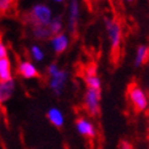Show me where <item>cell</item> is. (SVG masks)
<instances>
[{"instance_id":"1","label":"cell","mask_w":149,"mask_h":149,"mask_svg":"<svg viewBox=\"0 0 149 149\" xmlns=\"http://www.w3.org/2000/svg\"><path fill=\"white\" fill-rule=\"evenodd\" d=\"M24 20L31 24V27L49 26V23L53 20V11L45 4H36L24 15Z\"/></svg>"},{"instance_id":"2","label":"cell","mask_w":149,"mask_h":149,"mask_svg":"<svg viewBox=\"0 0 149 149\" xmlns=\"http://www.w3.org/2000/svg\"><path fill=\"white\" fill-rule=\"evenodd\" d=\"M105 29H107V34L110 42L111 52L114 54L120 50L121 42H122V27L120 22L115 20V18H105Z\"/></svg>"},{"instance_id":"3","label":"cell","mask_w":149,"mask_h":149,"mask_svg":"<svg viewBox=\"0 0 149 149\" xmlns=\"http://www.w3.org/2000/svg\"><path fill=\"white\" fill-rule=\"evenodd\" d=\"M127 95L130 104L132 105V108L137 111V113H143L148 108V97L146 92L141 88L138 84L132 83L127 89Z\"/></svg>"},{"instance_id":"4","label":"cell","mask_w":149,"mask_h":149,"mask_svg":"<svg viewBox=\"0 0 149 149\" xmlns=\"http://www.w3.org/2000/svg\"><path fill=\"white\" fill-rule=\"evenodd\" d=\"M100 100L102 92L92 88H87L83 97L84 108L91 116H98L100 113Z\"/></svg>"},{"instance_id":"5","label":"cell","mask_w":149,"mask_h":149,"mask_svg":"<svg viewBox=\"0 0 149 149\" xmlns=\"http://www.w3.org/2000/svg\"><path fill=\"white\" fill-rule=\"evenodd\" d=\"M67 81H69V72L64 69H60L55 74L49 77L48 84H49V88L52 89V92L54 94L56 97H60L65 91Z\"/></svg>"},{"instance_id":"6","label":"cell","mask_w":149,"mask_h":149,"mask_svg":"<svg viewBox=\"0 0 149 149\" xmlns=\"http://www.w3.org/2000/svg\"><path fill=\"white\" fill-rule=\"evenodd\" d=\"M74 127H76V131L82 136V137L93 139L97 137V127L87 117H78V119L74 121Z\"/></svg>"},{"instance_id":"7","label":"cell","mask_w":149,"mask_h":149,"mask_svg":"<svg viewBox=\"0 0 149 149\" xmlns=\"http://www.w3.org/2000/svg\"><path fill=\"white\" fill-rule=\"evenodd\" d=\"M79 3L78 0H71L69 5V18H67V29L70 33L74 34L77 32L78 21H79Z\"/></svg>"},{"instance_id":"8","label":"cell","mask_w":149,"mask_h":149,"mask_svg":"<svg viewBox=\"0 0 149 149\" xmlns=\"http://www.w3.org/2000/svg\"><path fill=\"white\" fill-rule=\"evenodd\" d=\"M17 73L24 79H33L39 77V71L37 66L29 60H21L17 65Z\"/></svg>"},{"instance_id":"9","label":"cell","mask_w":149,"mask_h":149,"mask_svg":"<svg viewBox=\"0 0 149 149\" xmlns=\"http://www.w3.org/2000/svg\"><path fill=\"white\" fill-rule=\"evenodd\" d=\"M50 45L53 52L56 55H61L67 50V48L70 45V38L66 33L61 32L56 36H53L50 38Z\"/></svg>"},{"instance_id":"10","label":"cell","mask_w":149,"mask_h":149,"mask_svg":"<svg viewBox=\"0 0 149 149\" xmlns=\"http://www.w3.org/2000/svg\"><path fill=\"white\" fill-rule=\"evenodd\" d=\"M47 117H48L49 122L56 128H61L65 125V115L63 113V110L56 107H52L48 109Z\"/></svg>"},{"instance_id":"11","label":"cell","mask_w":149,"mask_h":149,"mask_svg":"<svg viewBox=\"0 0 149 149\" xmlns=\"http://www.w3.org/2000/svg\"><path fill=\"white\" fill-rule=\"evenodd\" d=\"M16 91V81L11 78L5 82H0V97H1V104L10 100Z\"/></svg>"},{"instance_id":"12","label":"cell","mask_w":149,"mask_h":149,"mask_svg":"<svg viewBox=\"0 0 149 149\" xmlns=\"http://www.w3.org/2000/svg\"><path fill=\"white\" fill-rule=\"evenodd\" d=\"M83 81L87 86V88H92V89H97L102 92V79L97 74L95 69H88L84 73Z\"/></svg>"},{"instance_id":"13","label":"cell","mask_w":149,"mask_h":149,"mask_svg":"<svg viewBox=\"0 0 149 149\" xmlns=\"http://www.w3.org/2000/svg\"><path fill=\"white\" fill-rule=\"evenodd\" d=\"M149 59V45L147 44H141L136 49V54H134V66L136 67H141L143 66Z\"/></svg>"},{"instance_id":"14","label":"cell","mask_w":149,"mask_h":149,"mask_svg":"<svg viewBox=\"0 0 149 149\" xmlns=\"http://www.w3.org/2000/svg\"><path fill=\"white\" fill-rule=\"evenodd\" d=\"M11 78H14V76H12V66L10 59H0V82H5Z\"/></svg>"},{"instance_id":"15","label":"cell","mask_w":149,"mask_h":149,"mask_svg":"<svg viewBox=\"0 0 149 149\" xmlns=\"http://www.w3.org/2000/svg\"><path fill=\"white\" fill-rule=\"evenodd\" d=\"M32 36L37 40H47L50 39L53 34L49 29V26H34L32 27Z\"/></svg>"},{"instance_id":"16","label":"cell","mask_w":149,"mask_h":149,"mask_svg":"<svg viewBox=\"0 0 149 149\" xmlns=\"http://www.w3.org/2000/svg\"><path fill=\"white\" fill-rule=\"evenodd\" d=\"M63 28H64V21H63V17L61 16H55L53 17L52 22L49 23V29L53 36H56L59 33L63 32Z\"/></svg>"},{"instance_id":"17","label":"cell","mask_w":149,"mask_h":149,"mask_svg":"<svg viewBox=\"0 0 149 149\" xmlns=\"http://www.w3.org/2000/svg\"><path fill=\"white\" fill-rule=\"evenodd\" d=\"M29 54H31V58H32L33 61L36 63H42L43 60L45 59V53L44 50L37 44H33L32 47L29 48Z\"/></svg>"},{"instance_id":"18","label":"cell","mask_w":149,"mask_h":149,"mask_svg":"<svg viewBox=\"0 0 149 149\" xmlns=\"http://www.w3.org/2000/svg\"><path fill=\"white\" fill-rule=\"evenodd\" d=\"M17 0H0V15H6L16 8Z\"/></svg>"},{"instance_id":"19","label":"cell","mask_w":149,"mask_h":149,"mask_svg":"<svg viewBox=\"0 0 149 149\" xmlns=\"http://www.w3.org/2000/svg\"><path fill=\"white\" fill-rule=\"evenodd\" d=\"M60 70V66L56 64V63H52V64H49L48 67H47V73H48V77H50L53 76V74H55L58 71Z\"/></svg>"},{"instance_id":"20","label":"cell","mask_w":149,"mask_h":149,"mask_svg":"<svg viewBox=\"0 0 149 149\" xmlns=\"http://www.w3.org/2000/svg\"><path fill=\"white\" fill-rule=\"evenodd\" d=\"M8 58V48H6L5 43L0 39V59Z\"/></svg>"},{"instance_id":"21","label":"cell","mask_w":149,"mask_h":149,"mask_svg":"<svg viewBox=\"0 0 149 149\" xmlns=\"http://www.w3.org/2000/svg\"><path fill=\"white\" fill-rule=\"evenodd\" d=\"M119 149H133V146L127 139H122L119 143Z\"/></svg>"},{"instance_id":"22","label":"cell","mask_w":149,"mask_h":149,"mask_svg":"<svg viewBox=\"0 0 149 149\" xmlns=\"http://www.w3.org/2000/svg\"><path fill=\"white\" fill-rule=\"evenodd\" d=\"M83 1H84L86 4H88V5H89V3H91V0H83Z\"/></svg>"},{"instance_id":"23","label":"cell","mask_w":149,"mask_h":149,"mask_svg":"<svg viewBox=\"0 0 149 149\" xmlns=\"http://www.w3.org/2000/svg\"><path fill=\"white\" fill-rule=\"evenodd\" d=\"M54 1H56V3H63L64 0H54Z\"/></svg>"},{"instance_id":"24","label":"cell","mask_w":149,"mask_h":149,"mask_svg":"<svg viewBox=\"0 0 149 149\" xmlns=\"http://www.w3.org/2000/svg\"><path fill=\"white\" fill-rule=\"evenodd\" d=\"M0 105H1V97H0Z\"/></svg>"},{"instance_id":"25","label":"cell","mask_w":149,"mask_h":149,"mask_svg":"<svg viewBox=\"0 0 149 149\" xmlns=\"http://www.w3.org/2000/svg\"><path fill=\"white\" fill-rule=\"evenodd\" d=\"M127 1H133V0H127Z\"/></svg>"}]
</instances>
